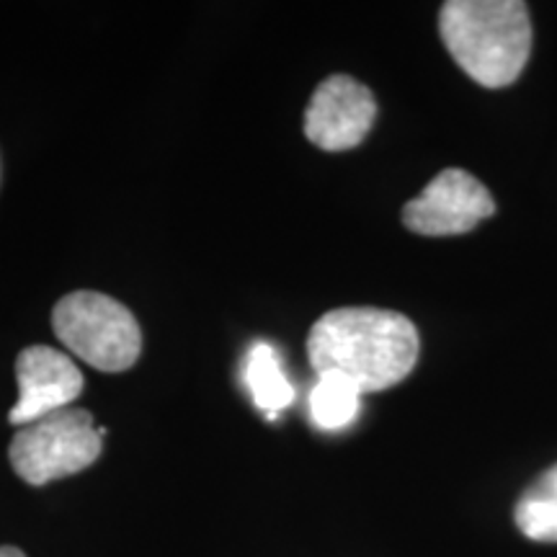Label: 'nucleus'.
<instances>
[{
  "mask_svg": "<svg viewBox=\"0 0 557 557\" xmlns=\"http://www.w3.org/2000/svg\"><path fill=\"white\" fill-rule=\"evenodd\" d=\"M308 357L315 374L336 372L361 395L380 393L413 372L418 331L395 310L338 308L312 325Z\"/></svg>",
  "mask_w": 557,
  "mask_h": 557,
  "instance_id": "f257e3e1",
  "label": "nucleus"
},
{
  "mask_svg": "<svg viewBox=\"0 0 557 557\" xmlns=\"http://www.w3.org/2000/svg\"><path fill=\"white\" fill-rule=\"evenodd\" d=\"M438 32L451 60L485 88L511 86L532 52V18L521 0H449Z\"/></svg>",
  "mask_w": 557,
  "mask_h": 557,
  "instance_id": "f03ea898",
  "label": "nucleus"
},
{
  "mask_svg": "<svg viewBox=\"0 0 557 557\" xmlns=\"http://www.w3.org/2000/svg\"><path fill=\"white\" fill-rule=\"evenodd\" d=\"M52 329L75 357L101 372L135 367L143 351V331L120 299L101 292H73L52 310Z\"/></svg>",
  "mask_w": 557,
  "mask_h": 557,
  "instance_id": "7ed1b4c3",
  "label": "nucleus"
},
{
  "mask_svg": "<svg viewBox=\"0 0 557 557\" xmlns=\"http://www.w3.org/2000/svg\"><path fill=\"white\" fill-rule=\"evenodd\" d=\"M103 434L94 416L83 408H65L26 423L11 438L13 472L29 485L78 475L103 451Z\"/></svg>",
  "mask_w": 557,
  "mask_h": 557,
  "instance_id": "20e7f679",
  "label": "nucleus"
},
{
  "mask_svg": "<svg viewBox=\"0 0 557 557\" xmlns=\"http://www.w3.org/2000/svg\"><path fill=\"white\" fill-rule=\"evenodd\" d=\"M496 212L491 191L468 171L447 169L431 178V184L403 207L408 230L429 238L470 233L480 220Z\"/></svg>",
  "mask_w": 557,
  "mask_h": 557,
  "instance_id": "39448f33",
  "label": "nucleus"
},
{
  "mask_svg": "<svg viewBox=\"0 0 557 557\" xmlns=\"http://www.w3.org/2000/svg\"><path fill=\"white\" fill-rule=\"evenodd\" d=\"M377 116L372 90L351 75H331L312 94L305 111V135L315 148L344 152L357 148Z\"/></svg>",
  "mask_w": 557,
  "mask_h": 557,
  "instance_id": "423d86ee",
  "label": "nucleus"
},
{
  "mask_svg": "<svg viewBox=\"0 0 557 557\" xmlns=\"http://www.w3.org/2000/svg\"><path fill=\"white\" fill-rule=\"evenodd\" d=\"M16 382L18 400L11 408L9 423L18 429L65 410L86 387L78 364L52 346L24 348L16 359Z\"/></svg>",
  "mask_w": 557,
  "mask_h": 557,
  "instance_id": "0eeeda50",
  "label": "nucleus"
},
{
  "mask_svg": "<svg viewBox=\"0 0 557 557\" xmlns=\"http://www.w3.org/2000/svg\"><path fill=\"white\" fill-rule=\"evenodd\" d=\"M243 377H246V387L253 395V403L269 418H274L278 410L292 406V400H295V387L284 377L276 348L267 341H259L248 351Z\"/></svg>",
  "mask_w": 557,
  "mask_h": 557,
  "instance_id": "6e6552de",
  "label": "nucleus"
},
{
  "mask_svg": "<svg viewBox=\"0 0 557 557\" xmlns=\"http://www.w3.org/2000/svg\"><path fill=\"white\" fill-rule=\"evenodd\" d=\"M521 534L534 542H557V465L527 487L513 508Z\"/></svg>",
  "mask_w": 557,
  "mask_h": 557,
  "instance_id": "1a4fd4ad",
  "label": "nucleus"
},
{
  "mask_svg": "<svg viewBox=\"0 0 557 557\" xmlns=\"http://www.w3.org/2000/svg\"><path fill=\"white\" fill-rule=\"evenodd\" d=\"M361 393L346 377L336 372L318 374L315 387L310 389V416L318 429L338 431L348 426L359 413Z\"/></svg>",
  "mask_w": 557,
  "mask_h": 557,
  "instance_id": "9d476101",
  "label": "nucleus"
},
{
  "mask_svg": "<svg viewBox=\"0 0 557 557\" xmlns=\"http://www.w3.org/2000/svg\"><path fill=\"white\" fill-rule=\"evenodd\" d=\"M0 557H26L18 547H0Z\"/></svg>",
  "mask_w": 557,
  "mask_h": 557,
  "instance_id": "9b49d317",
  "label": "nucleus"
}]
</instances>
